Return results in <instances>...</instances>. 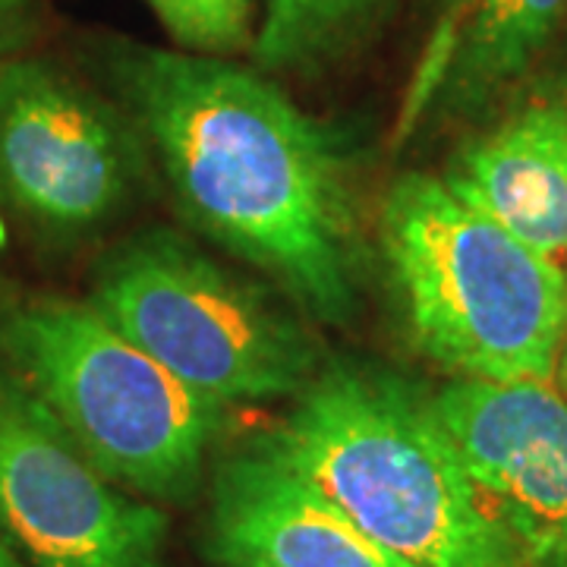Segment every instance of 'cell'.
I'll return each instance as SVG.
<instances>
[{"label":"cell","mask_w":567,"mask_h":567,"mask_svg":"<svg viewBox=\"0 0 567 567\" xmlns=\"http://www.w3.org/2000/svg\"><path fill=\"white\" fill-rule=\"evenodd\" d=\"M111 73L189 224L309 319L353 322L360 237L341 136L259 66L227 58L123 44Z\"/></svg>","instance_id":"cell-1"},{"label":"cell","mask_w":567,"mask_h":567,"mask_svg":"<svg viewBox=\"0 0 567 567\" xmlns=\"http://www.w3.org/2000/svg\"><path fill=\"white\" fill-rule=\"evenodd\" d=\"M262 442L413 567H533L429 394L388 369L322 365Z\"/></svg>","instance_id":"cell-2"},{"label":"cell","mask_w":567,"mask_h":567,"mask_svg":"<svg viewBox=\"0 0 567 567\" xmlns=\"http://www.w3.org/2000/svg\"><path fill=\"white\" fill-rule=\"evenodd\" d=\"M379 252L410 344L454 379L551 382L567 344V275L445 177L401 174Z\"/></svg>","instance_id":"cell-3"},{"label":"cell","mask_w":567,"mask_h":567,"mask_svg":"<svg viewBox=\"0 0 567 567\" xmlns=\"http://www.w3.org/2000/svg\"><path fill=\"white\" fill-rule=\"evenodd\" d=\"M13 379L114 486L183 505L205 480L227 410L171 375L92 303L39 297L0 319Z\"/></svg>","instance_id":"cell-4"},{"label":"cell","mask_w":567,"mask_h":567,"mask_svg":"<svg viewBox=\"0 0 567 567\" xmlns=\"http://www.w3.org/2000/svg\"><path fill=\"white\" fill-rule=\"evenodd\" d=\"M89 303L224 410L293 401L322 369L316 334L290 306L171 230L111 249Z\"/></svg>","instance_id":"cell-5"},{"label":"cell","mask_w":567,"mask_h":567,"mask_svg":"<svg viewBox=\"0 0 567 567\" xmlns=\"http://www.w3.org/2000/svg\"><path fill=\"white\" fill-rule=\"evenodd\" d=\"M136 123L61 63L0 66V203L58 244L104 230L136 199Z\"/></svg>","instance_id":"cell-6"},{"label":"cell","mask_w":567,"mask_h":567,"mask_svg":"<svg viewBox=\"0 0 567 567\" xmlns=\"http://www.w3.org/2000/svg\"><path fill=\"white\" fill-rule=\"evenodd\" d=\"M0 533L25 567H167L162 507L102 476L7 375H0Z\"/></svg>","instance_id":"cell-7"},{"label":"cell","mask_w":567,"mask_h":567,"mask_svg":"<svg viewBox=\"0 0 567 567\" xmlns=\"http://www.w3.org/2000/svg\"><path fill=\"white\" fill-rule=\"evenodd\" d=\"M429 406L529 565L567 567V398L551 382L451 379Z\"/></svg>","instance_id":"cell-8"},{"label":"cell","mask_w":567,"mask_h":567,"mask_svg":"<svg viewBox=\"0 0 567 567\" xmlns=\"http://www.w3.org/2000/svg\"><path fill=\"white\" fill-rule=\"evenodd\" d=\"M205 543L221 567H413L262 439L215 470Z\"/></svg>","instance_id":"cell-9"},{"label":"cell","mask_w":567,"mask_h":567,"mask_svg":"<svg viewBox=\"0 0 567 567\" xmlns=\"http://www.w3.org/2000/svg\"><path fill=\"white\" fill-rule=\"evenodd\" d=\"M445 183L517 240L567 259V89L539 85L466 142Z\"/></svg>","instance_id":"cell-10"},{"label":"cell","mask_w":567,"mask_h":567,"mask_svg":"<svg viewBox=\"0 0 567 567\" xmlns=\"http://www.w3.org/2000/svg\"><path fill=\"white\" fill-rule=\"evenodd\" d=\"M565 20L567 0H473L425 99L435 95L445 117H473L527 76Z\"/></svg>","instance_id":"cell-11"},{"label":"cell","mask_w":567,"mask_h":567,"mask_svg":"<svg viewBox=\"0 0 567 567\" xmlns=\"http://www.w3.org/2000/svg\"><path fill=\"white\" fill-rule=\"evenodd\" d=\"M385 0H265L252 61L262 73L312 70L369 29Z\"/></svg>","instance_id":"cell-12"},{"label":"cell","mask_w":567,"mask_h":567,"mask_svg":"<svg viewBox=\"0 0 567 567\" xmlns=\"http://www.w3.org/2000/svg\"><path fill=\"white\" fill-rule=\"evenodd\" d=\"M183 51L230 58L252 48L256 0H142Z\"/></svg>","instance_id":"cell-13"},{"label":"cell","mask_w":567,"mask_h":567,"mask_svg":"<svg viewBox=\"0 0 567 567\" xmlns=\"http://www.w3.org/2000/svg\"><path fill=\"white\" fill-rule=\"evenodd\" d=\"M39 25L41 17L35 0H0V66L20 54H29Z\"/></svg>","instance_id":"cell-14"},{"label":"cell","mask_w":567,"mask_h":567,"mask_svg":"<svg viewBox=\"0 0 567 567\" xmlns=\"http://www.w3.org/2000/svg\"><path fill=\"white\" fill-rule=\"evenodd\" d=\"M0 567H25L20 555L13 551V546L7 543V536L0 533Z\"/></svg>","instance_id":"cell-15"},{"label":"cell","mask_w":567,"mask_h":567,"mask_svg":"<svg viewBox=\"0 0 567 567\" xmlns=\"http://www.w3.org/2000/svg\"><path fill=\"white\" fill-rule=\"evenodd\" d=\"M561 379H565V388H567V344H565V350H561Z\"/></svg>","instance_id":"cell-16"}]
</instances>
